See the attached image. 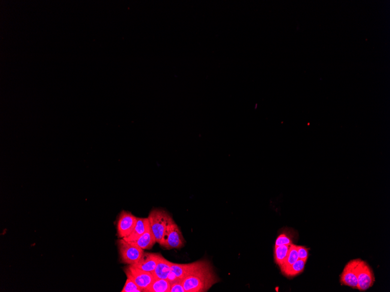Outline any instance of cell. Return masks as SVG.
I'll list each match as a JSON object with an SVG mask.
<instances>
[{
	"label": "cell",
	"instance_id": "obj_17",
	"mask_svg": "<svg viewBox=\"0 0 390 292\" xmlns=\"http://www.w3.org/2000/svg\"><path fill=\"white\" fill-rule=\"evenodd\" d=\"M299 260L298 252H297V245L295 244H291L289 247V250H288L287 257L283 266L281 267V271L285 270L288 267L293 264L294 263Z\"/></svg>",
	"mask_w": 390,
	"mask_h": 292
},
{
	"label": "cell",
	"instance_id": "obj_3",
	"mask_svg": "<svg viewBox=\"0 0 390 292\" xmlns=\"http://www.w3.org/2000/svg\"><path fill=\"white\" fill-rule=\"evenodd\" d=\"M185 241L178 225L171 217L166 226L160 246L168 250L183 248Z\"/></svg>",
	"mask_w": 390,
	"mask_h": 292
},
{
	"label": "cell",
	"instance_id": "obj_22",
	"mask_svg": "<svg viewBox=\"0 0 390 292\" xmlns=\"http://www.w3.org/2000/svg\"><path fill=\"white\" fill-rule=\"evenodd\" d=\"M166 280H167L170 284L175 282L181 281V280L178 278V277L175 275V274L172 272V271H171L170 273H169L167 279Z\"/></svg>",
	"mask_w": 390,
	"mask_h": 292
},
{
	"label": "cell",
	"instance_id": "obj_18",
	"mask_svg": "<svg viewBox=\"0 0 390 292\" xmlns=\"http://www.w3.org/2000/svg\"><path fill=\"white\" fill-rule=\"evenodd\" d=\"M121 292H144L132 280L127 278Z\"/></svg>",
	"mask_w": 390,
	"mask_h": 292
},
{
	"label": "cell",
	"instance_id": "obj_19",
	"mask_svg": "<svg viewBox=\"0 0 390 292\" xmlns=\"http://www.w3.org/2000/svg\"><path fill=\"white\" fill-rule=\"evenodd\" d=\"M292 241L286 234H282L277 238L275 247L279 246H290L292 244Z\"/></svg>",
	"mask_w": 390,
	"mask_h": 292
},
{
	"label": "cell",
	"instance_id": "obj_14",
	"mask_svg": "<svg viewBox=\"0 0 390 292\" xmlns=\"http://www.w3.org/2000/svg\"><path fill=\"white\" fill-rule=\"evenodd\" d=\"M170 288L167 280L156 278L145 292H170Z\"/></svg>",
	"mask_w": 390,
	"mask_h": 292
},
{
	"label": "cell",
	"instance_id": "obj_21",
	"mask_svg": "<svg viewBox=\"0 0 390 292\" xmlns=\"http://www.w3.org/2000/svg\"><path fill=\"white\" fill-rule=\"evenodd\" d=\"M170 292H186L183 284V281H179L170 284Z\"/></svg>",
	"mask_w": 390,
	"mask_h": 292
},
{
	"label": "cell",
	"instance_id": "obj_10",
	"mask_svg": "<svg viewBox=\"0 0 390 292\" xmlns=\"http://www.w3.org/2000/svg\"><path fill=\"white\" fill-rule=\"evenodd\" d=\"M149 228L150 223L147 217H145V218L138 217L135 227L134 228L133 232L129 236L124 238L123 239L127 241H135L141 237L142 235L145 234Z\"/></svg>",
	"mask_w": 390,
	"mask_h": 292
},
{
	"label": "cell",
	"instance_id": "obj_9",
	"mask_svg": "<svg viewBox=\"0 0 390 292\" xmlns=\"http://www.w3.org/2000/svg\"><path fill=\"white\" fill-rule=\"evenodd\" d=\"M160 253H144L141 258L133 265H131L143 271L153 273L157 266Z\"/></svg>",
	"mask_w": 390,
	"mask_h": 292
},
{
	"label": "cell",
	"instance_id": "obj_20",
	"mask_svg": "<svg viewBox=\"0 0 390 292\" xmlns=\"http://www.w3.org/2000/svg\"><path fill=\"white\" fill-rule=\"evenodd\" d=\"M297 250L300 260L307 262L308 257V249L304 246H297Z\"/></svg>",
	"mask_w": 390,
	"mask_h": 292
},
{
	"label": "cell",
	"instance_id": "obj_1",
	"mask_svg": "<svg viewBox=\"0 0 390 292\" xmlns=\"http://www.w3.org/2000/svg\"><path fill=\"white\" fill-rule=\"evenodd\" d=\"M219 281L210 262L204 260L198 261L183 284L186 292H206Z\"/></svg>",
	"mask_w": 390,
	"mask_h": 292
},
{
	"label": "cell",
	"instance_id": "obj_15",
	"mask_svg": "<svg viewBox=\"0 0 390 292\" xmlns=\"http://www.w3.org/2000/svg\"><path fill=\"white\" fill-rule=\"evenodd\" d=\"M306 263V262L299 259L296 263L282 271V273L287 277L295 276L302 273L305 270Z\"/></svg>",
	"mask_w": 390,
	"mask_h": 292
},
{
	"label": "cell",
	"instance_id": "obj_8",
	"mask_svg": "<svg viewBox=\"0 0 390 292\" xmlns=\"http://www.w3.org/2000/svg\"><path fill=\"white\" fill-rule=\"evenodd\" d=\"M358 261V259L351 261L345 266L341 275L342 284L353 289H358V278L355 270Z\"/></svg>",
	"mask_w": 390,
	"mask_h": 292
},
{
	"label": "cell",
	"instance_id": "obj_12",
	"mask_svg": "<svg viewBox=\"0 0 390 292\" xmlns=\"http://www.w3.org/2000/svg\"><path fill=\"white\" fill-rule=\"evenodd\" d=\"M131 243L135 244L143 250H150L154 246L156 242V240L151 232L150 227L148 229L145 234L142 235L138 239L129 241Z\"/></svg>",
	"mask_w": 390,
	"mask_h": 292
},
{
	"label": "cell",
	"instance_id": "obj_4",
	"mask_svg": "<svg viewBox=\"0 0 390 292\" xmlns=\"http://www.w3.org/2000/svg\"><path fill=\"white\" fill-rule=\"evenodd\" d=\"M117 246L121 263L128 266L136 263L144 253V250L123 239L117 241Z\"/></svg>",
	"mask_w": 390,
	"mask_h": 292
},
{
	"label": "cell",
	"instance_id": "obj_11",
	"mask_svg": "<svg viewBox=\"0 0 390 292\" xmlns=\"http://www.w3.org/2000/svg\"><path fill=\"white\" fill-rule=\"evenodd\" d=\"M171 262L166 260L163 256L160 254L159 261L152 274L156 278L167 279L171 271Z\"/></svg>",
	"mask_w": 390,
	"mask_h": 292
},
{
	"label": "cell",
	"instance_id": "obj_7",
	"mask_svg": "<svg viewBox=\"0 0 390 292\" xmlns=\"http://www.w3.org/2000/svg\"><path fill=\"white\" fill-rule=\"evenodd\" d=\"M355 270L358 278V290L360 291H365L373 285L374 274L370 267L366 262L358 259Z\"/></svg>",
	"mask_w": 390,
	"mask_h": 292
},
{
	"label": "cell",
	"instance_id": "obj_13",
	"mask_svg": "<svg viewBox=\"0 0 390 292\" xmlns=\"http://www.w3.org/2000/svg\"><path fill=\"white\" fill-rule=\"evenodd\" d=\"M197 264L198 261L186 264L171 263V270L175 274V275L178 277V279L183 281V280L185 278V277L188 275V273L194 268Z\"/></svg>",
	"mask_w": 390,
	"mask_h": 292
},
{
	"label": "cell",
	"instance_id": "obj_5",
	"mask_svg": "<svg viewBox=\"0 0 390 292\" xmlns=\"http://www.w3.org/2000/svg\"><path fill=\"white\" fill-rule=\"evenodd\" d=\"M124 271L127 278L132 280L144 292L156 279L152 273L139 269L131 265L125 267Z\"/></svg>",
	"mask_w": 390,
	"mask_h": 292
},
{
	"label": "cell",
	"instance_id": "obj_6",
	"mask_svg": "<svg viewBox=\"0 0 390 292\" xmlns=\"http://www.w3.org/2000/svg\"><path fill=\"white\" fill-rule=\"evenodd\" d=\"M138 217L126 211H122L117 220L118 237L124 239L129 236L136 224Z\"/></svg>",
	"mask_w": 390,
	"mask_h": 292
},
{
	"label": "cell",
	"instance_id": "obj_16",
	"mask_svg": "<svg viewBox=\"0 0 390 292\" xmlns=\"http://www.w3.org/2000/svg\"><path fill=\"white\" fill-rule=\"evenodd\" d=\"M290 246H279L275 247L274 250V257L276 263L281 268L287 257Z\"/></svg>",
	"mask_w": 390,
	"mask_h": 292
},
{
	"label": "cell",
	"instance_id": "obj_2",
	"mask_svg": "<svg viewBox=\"0 0 390 292\" xmlns=\"http://www.w3.org/2000/svg\"><path fill=\"white\" fill-rule=\"evenodd\" d=\"M171 216L166 211L160 208H154L151 211L147 218L150 223L151 231L153 232L156 242L160 245L164 234Z\"/></svg>",
	"mask_w": 390,
	"mask_h": 292
}]
</instances>
